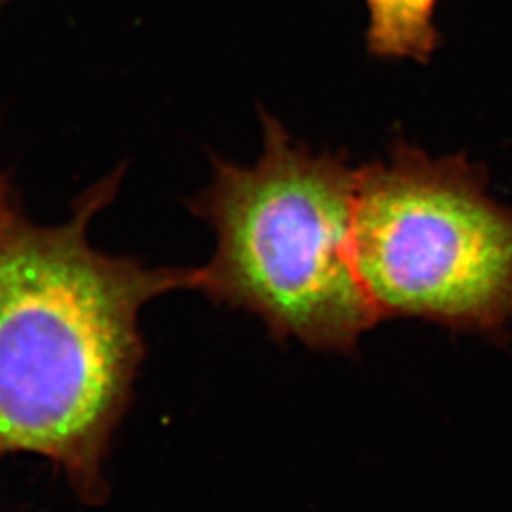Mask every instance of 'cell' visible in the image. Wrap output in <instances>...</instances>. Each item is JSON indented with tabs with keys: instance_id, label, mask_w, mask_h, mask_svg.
<instances>
[{
	"instance_id": "obj_4",
	"label": "cell",
	"mask_w": 512,
	"mask_h": 512,
	"mask_svg": "<svg viewBox=\"0 0 512 512\" xmlns=\"http://www.w3.org/2000/svg\"><path fill=\"white\" fill-rule=\"evenodd\" d=\"M368 50L387 59L425 63L439 46L437 0H366Z\"/></svg>"
},
{
	"instance_id": "obj_1",
	"label": "cell",
	"mask_w": 512,
	"mask_h": 512,
	"mask_svg": "<svg viewBox=\"0 0 512 512\" xmlns=\"http://www.w3.org/2000/svg\"><path fill=\"white\" fill-rule=\"evenodd\" d=\"M114 190L112 177L73 219L18 217L0 238V458L54 461L88 503L107 495L105 456L145 355L141 310L202 279V268H147L92 247L88 226Z\"/></svg>"
},
{
	"instance_id": "obj_5",
	"label": "cell",
	"mask_w": 512,
	"mask_h": 512,
	"mask_svg": "<svg viewBox=\"0 0 512 512\" xmlns=\"http://www.w3.org/2000/svg\"><path fill=\"white\" fill-rule=\"evenodd\" d=\"M18 217V209L12 202V190L8 188L6 179L0 177V238Z\"/></svg>"
},
{
	"instance_id": "obj_3",
	"label": "cell",
	"mask_w": 512,
	"mask_h": 512,
	"mask_svg": "<svg viewBox=\"0 0 512 512\" xmlns=\"http://www.w3.org/2000/svg\"><path fill=\"white\" fill-rule=\"evenodd\" d=\"M351 256L382 317L463 330L512 319V209L486 192L480 165L397 145L359 167Z\"/></svg>"
},
{
	"instance_id": "obj_6",
	"label": "cell",
	"mask_w": 512,
	"mask_h": 512,
	"mask_svg": "<svg viewBox=\"0 0 512 512\" xmlns=\"http://www.w3.org/2000/svg\"><path fill=\"white\" fill-rule=\"evenodd\" d=\"M0 2H2V0H0Z\"/></svg>"
},
{
	"instance_id": "obj_2",
	"label": "cell",
	"mask_w": 512,
	"mask_h": 512,
	"mask_svg": "<svg viewBox=\"0 0 512 512\" xmlns=\"http://www.w3.org/2000/svg\"><path fill=\"white\" fill-rule=\"evenodd\" d=\"M357 175L359 167L311 152L266 114L258 162H215L194 202L217 236L198 289L255 313L275 338L351 351L380 321L351 256Z\"/></svg>"
}]
</instances>
